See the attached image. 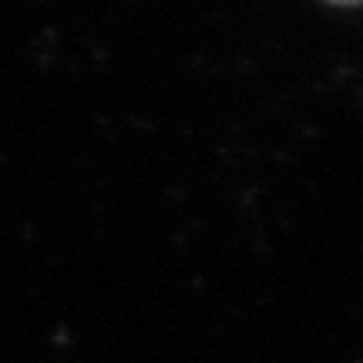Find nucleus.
<instances>
[{
    "instance_id": "1",
    "label": "nucleus",
    "mask_w": 363,
    "mask_h": 363,
    "mask_svg": "<svg viewBox=\"0 0 363 363\" xmlns=\"http://www.w3.org/2000/svg\"><path fill=\"white\" fill-rule=\"evenodd\" d=\"M323 4H330V7H360L363 0H323Z\"/></svg>"
}]
</instances>
